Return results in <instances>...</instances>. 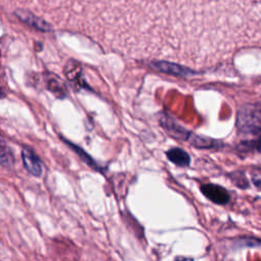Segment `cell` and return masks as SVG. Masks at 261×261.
Listing matches in <instances>:
<instances>
[{
    "mask_svg": "<svg viewBox=\"0 0 261 261\" xmlns=\"http://www.w3.org/2000/svg\"><path fill=\"white\" fill-rule=\"evenodd\" d=\"M47 86H48V89L53 92L56 96L58 97H64L65 95V89H64V86L62 84V82L59 80V79H51L47 82Z\"/></svg>",
    "mask_w": 261,
    "mask_h": 261,
    "instance_id": "cell-8",
    "label": "cell"
},
{
    "mask_svg": "<svg viewBox=\"0 0 261 261\" xmlns=\"http://www.w3.org/2000/svg\"><path fill=\"white\" fill-rule=\"evenodd\" d=\"M167 158L177 166H187L191 162L189 154L180 148H172L166 152Z\"/></svg>",
    "mask_w": 261,
    "mask_h": 261,
    "instance_id": "cell-6",
    "label": "cell"
},
{
    "mask_svg": "<svg viewBox=\"0 0 261 261\" xmlns=\"http://www.w3.org/2000/svg\"><path fill=\"white\" fill-rule=\"evenodd\" d=\"M21 159L24 168L34 176H40L42 174L43 166L40 158L29 147H23L21 150Z\"/></svg>",
    "mask_w": 261,
    "mask_h": 261,
    "instance_id": "cell-2",
    "label": "cell"
},
{
    "mask_svg": "<svg viewBox=\"0 0 261 261\" xmlns=\"http://www.w3.org/2000/svg\"><path fill=\"white\" fill-rule=\"evenodd\" d=\"M80 70H81L80 65L75 61H72V60L68 61L64 68V72H65L67 79L70 81L75 80V77L79 75Z\"/></svg>",
    "mask_w": 261,
    "mask_h": 261,
    "instance_id": "cell-9",
    "label": "cell"
},
{
    "mask_svg": "<svg viewBox=\"0 0 261 261\" xmlns=\"http://www.w3.org/2000/svg\"><path fill=\"white\" fill-rule=\"evenodd\" d=\"M255 147H256L257 151L261 153V137H259V138L257 139V141L255 142Z\"/></svg>",
    "mask_w": 261,
    "mask_h": 261,
    "instance_id": "cell-10",
    "label": "cell"
},
{
    "mask_svg": "<svg viewBox=\"0 0 261 261\" xmlns=\"http://www.w3.org/2000/svg\"><path fill=\"white\" fill-rule=\"evenodd\" d=\"M4 96H5V94L3 93L2 89H0V98H2V97H4Z\"/></svg>",
    "mask_w": 261,
    "mask_h": 261,
    "instance_id": "cell-11",
    "label": "cell"
},
{
    "mask_svg": "<svg viewBox=\"0 0 261 261\" xmlns=\"http://www.w3.org/2000/svg\"><path fill=\"white\" fill-rule=\"evenodd\" d=\"M202 193L212 202L216 204H226L229 201V195L227 191L217 185H204L201 188Z\"/></svg>",
    "mask_w": 261,
    "mask_h": 261,
    "instance_id": "cell-3",
    "label": "cell"
},
{
    "mask_svg": "<svg viewBox=\"0 0 261 261\" xmlns=\"http://www.w3.org/2000/svg\"><path fill=\"white\" fill-rule=\"evenodd\" d=\"M13 164V155L6 144L3 137L0 135V165L10 167Z\"/></svg>",
    "mask_w": 261,
    "mask_h": 261,
    "instance_id": "cell-7",
    "label": "cell"
},
{
    "mask_svg": "<svg viewBox=\"0 0 261 261\" xmlns=\"http://www.w3.org/2000/svg\"><path fill=\"white\" fill-rule=\"evenodd\" d=\"M237 124L239 130L245 135L261 133V105H246L238 114Z\"/></svg>",
    "mask_w": 261,
    "mask_h": 261,
    "instance_id": "cell-1",
    "label": "cell"
},
{
    "mask_svg": "<svg viewBox=\"0 0 261 261\" xmlns=\"http://www.w3.org/2000/svg\"><path fill=\"white\" fill-rule=\"evenodd\" d=\"M151 66L157 70L170 73V74H175V75L193 74V70H191L190 68H187L168 61H154L151 63Z\"/></svg>",
    "mask_w": 261,
    "mask_h": 261,
    "instance_id": "cell-5",
    "label": "cell"
},
{
    "mask_svg": "<svg viewBox=\"0 0 261 261\" xmlns=\"http://www.w3.org/2000/svg\"><path fill=\"white\" fill-rule=\"evenodd\" d=\"M15 15L23 22L29 24L30 27L42 31V32H48L51 30V25L46 22L44 19L38 17L37 15L31 13L30 11L23 10V9H18L15 11Z\"/></svg>",
    "mask_w": 261,
    "mask_h": 261,
    "instance_id": "cell-4",
    "label": "cell"
}]
</instances>
